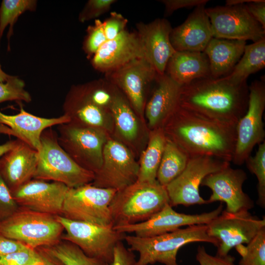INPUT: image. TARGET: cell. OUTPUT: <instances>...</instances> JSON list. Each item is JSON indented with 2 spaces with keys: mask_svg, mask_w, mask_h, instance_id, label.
Wrapping results in <instances>:
<instances>
[{
  "mask_svg": "<svg viewBox=\"0 0 265 265\" xmlns=\"http://www.w3.org/2000/svg\"><path fill=\"white\" fill-rule=\"evenodd\" d=\"M236 125L211 119L179 106L163 129L190 157L207 156L231 162Z\"/></svg>",
  "mask_w": 265,
  "mask_h": 265,
  "instance_id": "1",
  "label": "cell"
},
{
  "mask_svg": "<svg viewBox=\"0 0 265 265\" xmlns=\"http://www.w3.org/2000/svg\"><path fill=\"white\" fill-rule=\"evenodd\" d=\"M247 82L234 84L223 78L197 80L181 86L179 106L207 117L237 125L248 104Z\"/></svg>",
  "mask_w": 265,
  "mask_h": 265,
  "instance_id": "2",
  "label": "cell"
},
{
  "mask_svg": "<svg viewBox=\"0 0 265 265\" xmlns=\"http://www.w3.org/2000/svg\"><path fill=\"white\" fill-rule=\"evenodd\" d=\"M170 204L165 186L157 180L133 184L117 190L110 205L113 227L145 221Z\"/></svg>",
  "mask_w": 265,
  "mask_h": 265,
  "instance_id": "3",
  "label": "cell"
},
{
  "mask_svg": "<svg viewBox=\"0 0 265 265\" xmlns=\"http://www.w3.org/2000/svg\"><path fill=\"white\" fill-rule=\"evenodd\" d=\"M206 224L189 226L171 232L148 238L126 235L124 240L132 251L139 253L135 265H178L177 255L184 245L196 242H206L217 246V242L207 233Z\"/></svg>",
  "mask_w": 265,
  "mask_h": 265,
  "instance_id": "4",
  "label": "cell"
},
{
  "mask_svg": "<svg viewBox=\"0 0 265 265\" xmlns=\"http://www.w3.org/2000/svg\"><path fill=\"white\" fill-rule=\"evenodd\" d=\"M40 143L33 179L61 183L69 188L92 183L95 173L81 167L69 157L60 146L57 132L52 128L43 132Z\"/></svg>",
  "mask_w": 265,
  "mask_h": 265,
  "instance_id": "5",
  "label": "cell"
},
{
  "mask_svg": "<svg viewBox=\"0 0 265 265\" xmlns=\"http://www.w3.org/2000/svg\"><path fill=\"white\" fill-rule=\"evenodd\" d=\"M55 216L19 207L0 222V235L33 249L54 245L64 230Z\"/></svg>",
  "mask_w": 265,
  "mask_h": 265,
  "instance_id": "6",
  "label": "cell"
},
{
  "mask_svg": "<svg viewBox=\"0 0 265 265\" xmlns=\"http://www.w3.org/2000/svg\"><path fill=\"white\" fill-rule=\"evenodd\" d=\"M116 191L91 184L69 188L61 216L70 220L113 227L109 205Z\"/></svg>",
  "mask_w": 265,
  "mask_h": 265,
  "instance_id": "7",
  "label": "cell"
},
{
  "mask_svg": "<svg viewBox=\"0 0 265 265\" xmlns=\"http://www.w3.org/2000/svg\"><path fill=\"white\" fill-rule=\"evenodd\" d=\"M55 216L66 231L61 240L76 244L89 257L101 259L108 265L112 263L114 247L124 239L125 233L114 230L111 226L70 220L61 215Z\"/></svg>",
  "mask_w": 265,
  "mask_h": 265,
  "instance_id": "8",
  "label": "cell"
},
{
  "mask_svg": "<svg viewBox=\"0 0 265 265\" xmlns=\"http://www.w3.org/2000/svg\"><path fill=\"white\" fill-rule=\"evenodd\" d=\"M57 139L61 148L81 167L96 173L103 163L106 132L74 125L70 122L57 125Z\"/></svg>",
  "mask_w": 265,
  "mask_h": 265,
  "instance_id": "9",
  "label": "cell"
},
{
  "mask_svg": "<svg viewBox=\"0 0 265 265\" xmlns=\"http://www.w3.org/2000/svg\"><path fill=\"white\" fill-rule=\"evenodd\" d=\"M265 108V84L255 80L249 86L247 110L236 125V142L231 162L241 165L251 156L254 147L265 141L263 114Z\"/></svg>",
  "mask_w": 265,
  "mask_h": 265,
  "instance_id": "10",
  "label": "cell"
},
{
  "mask_svg": "<svg viewBox=\"0 0 265 265\" xmlns=\"http://www.w3.org/2000/svg\"><path fill=\"white\" fill-rule=\"evenodd\" d=\"M206 225L208 235L217 242L216 255L224 257L232 248L248 244L265 227V218L254 216L248 211L224 210Z\"/></svg>",
  "mask_w": 265,
  "mask_h": 265,
  "instance_id": "11",
  "label": "cell"
},
{
  "mask_svg": "<svg viewBox=\"0 0 265 265\" xmlns=\"http://www.w3.org/2000/svg\"><path fill=\"white\" fill-rule=\"evenodd\" d=\"M230 162L207 156L190 157L183 172L165 186L170 205L207 204V200L199 193V187L204 178L230 165Z\"/></svg>",
  "mask_w": 265,
  "mask_h": 265,
  "instance_id": "12",
  "label": "cell"
},
{
  "mask_svg": "<svg viewBox=\"0 0 265 265\" xmlns=\"http://www.w3.org/2000/svg\"><path fill=\"white\" fill-rule=\"evenodd\" d=\"M205 11L214 38L253 43L265 38V29L252 17L245 4L218 6L205 8Z\"/></svg>",
  "mask_w": 265,
  "mask_h": 265,
  "instance_id": "13",
  "label": "cell"
},
{
  "mask_svg": "<svg viewBox=\"0 0 265 265\" xmlns=\"http://www.w3.org/2000/svg\"><path fill=\"white\" fill-rule=\"evenodd\" d=\"M139 169V164L125 145L108 139L103 149L102 166L95 173L91 184L100 188L119 190L137 180Z\"/></svg>",
  "mask_w": 265,
  "mask_h": 265,
  "instance_id": "14",
  "label": "cell"
},
{
  "mask_svg": "<svg viewBox=\"0 0 265 265\" xmlns=\"http://www.w3.org/2000/svg\"><path fill=\"white\" fill-rule=\"evenodd\" d=\"M158 75L148 61L141 57L106 73L105 77L122 92L133 110L142 116L146 105L147 88Z\"/></svg>",
  "mask_w": 265,
  "mask_h": 265,
  "instance_id": "15",
  "label": "cell"
},
{
  "mask_svg": "<svg viewBox=\"0 0 265 265\" xmlns=\"http://www.w3.org/2000/svg\"><path fill=\"white\" fill-rule=\"evenodd\" d=\"M220 204L216 209L201 214H187L179 213L166 204L161 210L148 220L126 225L114 227L113 228L121 233H134L137 237L148 238L169 233L183 226L207 224L222 212Z\"/></svg>",
  "mask_w": 265,
  "mask_h": 265,
  "instance_id": "16",
  "label": "cell"
},
{
  "mask_svg": "<svg viewBox=\"0 0 265 265\" xmlns=\"http://www.w3.org/2000/svg\"><path fill=\"white\" fill-rule=\"evenodd\" d=\"M247 179L243 170L232 168L230 165L206 176L201 186L212 190V194L207 200L208 204L223 202L226 204V211L236 212L249 211L254 207V202L242 189Z\"/></svg>",
  "mask_w": 265,
  "mask_h": 265,
  "instance_id": "17",
  "label": "cell"
},
{
  "mask_svg": "<svg viewBox=\"0 0 265 265\" xmlns=\"http://www.w3.org/2000/svg\"><path fill=\"white\" fill-rule=\"evenodd\" d=\"M68 188L64 184L31 180L11 191L19 207L53 215H61Z\"/></svg>",
  "mask_w": 265,
  "mask_h": 265,
  "instance_id": "18",
  "label": "cell"
},
{
  "mask_svg": "<svg viewBox=\"0 0 265 265\" xmlns=\"http://www.w3.org/2000/svg\"><path fill=\"white\" fill-rule=\"evenodd\" d=\"M63 114L69 117L70 123L79 126L104 131L112 128L110 110L96 104L90 98L85 84L73 85L66 96Z\"/></svg>",
  "mask_w": 265,
  "mask_h": 265,
  "instance_id": "19",
  "label": "cell"
},
{
  "mask_svg": "<svg viewBox=\"0 0 265 265\" xmlns=\"http://www.w3.org/2000/svg\"><path fill=\"white\" fill-rule=\"evenodd\" d=\"M136 27L144 58L158 75H163L169 60L176 52L170 40L173 28L170 23L165 18H158L147 24L138 23Z\"/></svg>",
  "mask_w": 265,
  "mask_h": 265,
  "instance_id": "20",
  "label": "cell"
},
{
  "mask_svg": "<svg viewBox=\"0 0 265 265\" xmlns=\"http://www.w3.org/2000/svg\"><path fill=\"white\" fill-rule=\"evenodd\" d=\"M141 57L144 55L136 32L125 29L106 40L90 60L94 69L106 74Z\"/></svg>",
  "mask_w": 265,
  "mask_h": 265,
  "instance_id": "21",
  "label": "cell"
},
{
  "mask_svg": "<svg viewBox=\"0 0 265 265\" xmlns=\"http://www.w3.org/2000/svg\"><path fill=\"white\" fill-rule=\"evenodd\" d=\"M70 121L64 114L50 118L37 116L25 110L21 105L19 113L15 115L5 114L0 111V133L13 135L38 152L44 131Z\"/></svg>",
  "mask_w": 265,
  "mask_h": 265,
  "instance_id": "22",
  "label": "cell"
},
{
  "mask_svg": "<svg viewBox=\"0 0 265 265\" xmlns=\"http://www.w3.org/2000/svg\"><path fill=\"white\" fill-rule=\"evenodd\" d=\"M205 6L195 7L183 24L172 28L170 40L176 51L204 52L213 37Z\"/></svg>",
  "mask_w": 265,
  "mask_h": 265,
  "instance_id": "23",
  "label": "cell"
},
{
  "mask_svg": "<svg viewBox=\"0 0 265 265\" xmlns=\"http://www.w3.org/2000/svg\"><path fill=\"white\" fill-rule=\"evenodd\" d=\"M38 152L17 139L13 147L0 158V174L11 191L33 179Z\"/></svg>",
  "mask_w": 265,
  "mask_h": 265,
  "instance_id": "24",
  "label": "cell"
},
{
  "mask_svg": "<svg viewBox=\"0 0 265 265\" xmlns=\"http://www.w3.org/2000/svg\"><path fill=\"white\" fill-rule=\"evenodd\" d=\"M156 86L144 111L152 130L163 128L179 106L181 86L167 74L158 75Z\"/></svg>",
  "mask_w": 265,
  "mask_h": 265,
  "instance_id": "25",
  "label": "cell"
},
{
  "mask_svg": "<svg viewBox=\"0 0 265 265\" xmlns=\"http://www.w3.org/2000/svg\"><path fill=\"white\" fill-rule=\"evenodd\" d=\"M165 73L181 86L211 77L209 60L204 52L176 51L169 60Z\"/></svg>",
  "mask_w": 265,
  "mask_h": 265,
  "instance_id": "26",
  "label": "cell"
},
{
  "mask_svg": "<svg viewBox=\"0 0 265 265\" xmlns=\"http://www.w3.org/2000/svg\"><path fill=\"white\" fill-rule=\"evenodd\" d=\"M246 42L213 37L204 52L208 57L211 78L218 79L229 74L242 56Z\"/></svg>",
  "mask_w": 265,
  "mask_h": 265,
  "instance_id": "27",
  "label": "cell"
},
{
  "mask_svg": "<svg viewBox=\"0 0 265 265\" xmlns=\"http://www.w3.org/2000/svg\"><path fill=\"white\" fill-rule=\"evenodd\" d=\"M265 66V38L246 45L244 53L231 72L222 77L234 84L246 82L251 74L263 69Z\"/></svg>",
  "mask_w": 265,
  "mask_h": 265,
  "instance_id": "28",
  "label": "cell"
},
{
  "mask_svg": "<svg viewBox=\"0 0 265 265\" xmlns=\"http://www.w3.org/2000/svg\"><path fill=\"white\" fill-rule=\"evenodd\" d=\"M113 96L109 107L117 131L128 141L135 139L138 133V123L133 109L122 92L114 84Z\"/></svg>",
  "mask_w": 265,
  "mask_h": 265,
  "instance_id": "29",
  "label": "cell"
},
{
  "mask_svg": "<svg viewBox=\"0 0 265 265\" xmlns=\"http://www.w3.org/2000/svg\"><path fill=\"white\" fill-rule=\"evenodd\" d=\"M166 140L163 128L154 129L150 132L147 147L142 155L139 164L137 181L153 182L157 180Z\"/></svg>",
  "mask_w": 265,
  "mask_h": 265,
  "instance_id": "30",
  "label": "cell"
},
{
  "mask_svg": "<svg viewBox=\"0 0 265 265\" xmlns=\"http://www.w3.org/2000/svg\"><path fill=\"white\" fill-rule=\"evenodd\" d=\"M190 156L179 145L166 136L157 180L165 186L184 170Z\"/></svg>",
  "mask_w": 265,
  "mask_h": 265,
  "instance_id": "31",
  "label": "cell"
},
{
  "mask_svg": "<svg viewBox=\"0 0 265 265\" xmlns=\"http://www.w3.org/2000/svg\"><path fill=\"white\" fill-rule=\"evenodd\" d=\"M42 247L63 265H108L105 261L86 255L78 246L61 240L54 245Z\"/></svg>",
  "mask_w": 265,
  "mask_h": 265,
  "instance_id": "32",
  "label": "cell"
},
{
  "mask_svg": "<svg viewBox=\"0 0 265 265\" xmlns=\"http://www.w3.org/2000/svg\"><path fill=\"white\" fill-rule=\"evenodd\" d=\"M37 4L35 0H3L0 6V38L9 26L7 38L9 45L14 25L19 16L25 12L35 11Z\"/></svg>",
  "mask_w": 265,
  "mask_h": 265,
  "instance_id": "33",
  "label": "cell"
},
{
  "mask_svg": "<svg viewBox=\"0 0 265 265\" xmlns=\"http://www.w3.org/2000/svg\"><path fill=\"white\" fill-rule=\"evenodd\" d=\"M235 248L241 256L239 265H265V227L246 246Z\"/></svg>",
  "mask_w": 265,
  "mask_h": 265,
  "instance_id": "34",
  "label": "cell"
},
{
  "mask_svg": "<svg viewBox=\"0 0 265 265\" xmlns=\"http://www.w3.org/2000/svg\"><path fill=\"white\" fill-rule=\"evenodd\" d=\"M245 163L250 172L258 180L257 204L262 208L265 207V141L259 145L254 156H250Z\"/></svg>",
  "mask_w": 265,
  "mask_h": 265,
  "instance_id": "35",
  "label": "cell"
},
{
  "mask_svg": "<svg viewBox=\"0 0 265 265\" xmlns=\"http://www.w3.org/2000/svg\"><path fill=\"white\" fill-rule=\"evenodd\" d=\"M82 49L87 58L90 59L99 48L106 41L103 21L96 19L86 29Z\"/></svg>",
  "mask_w": 265,
  "mask_h": 265,
  "instance_id": "36",
  "label": "cell"
},
{
  "mask_svg": "<svg viewBox=\"0 0 265 265\" xmlns=\"http://www.w3.org/2000/svg\"><path fill=\"white\" fill-rule=\"evenodd\" d=\"M25 87L24 81L16 76H12L5 82H0V103L12 101L29 103L31 97Z\"/></svg>",
  "mask_w": 265,
  "mask_h": 265,
  "instance_id": "37",
  "label": "cell"
},
{
  "mask_svg": "<svg viewBox=\"0 0 265 265\" xmlns=\"http://www.w3.org/2000/svg\"><path fill=\"white\" fill-rule=\"evenodd\" d=\"M116 0H89L79 15L80 23L97 19V18L108 12L111 5L116 2Z\"/></svg>",
  "mask_w": 265,
  "mask_h": 265,
  "instance_id": "38",
  "label": "cell"
},
{
  "mask_svg": "<svg viewBox=\"0 0 265 265\" xmlns=\"http://www.w3.org/2000/svg\"><path fill=\"white\" fill-rule=\"evenodd\" d=\"M19 207L0 174V222L11 215Z\"/></svg>",
  "mask_w": 265,
  "mask_h": 265,
  "instance_id": "39",
  "label": "cell"
},
{
  "mask_svg": "<svg viewBox=\"0 0 265 265\" xmlns=\"http://www.w3.org/2000/svg\"><path fill=\"white\" fill-rule=\"evenodd\" d=\"M104 30L107 40L115 38L126 29L128 20L121 13L110 12L109 16L104 21Z\"/></svg>",
  "mask_w": 265,
  "mask_h": 265,
  "instance_id": "40",
  "label": "cell"
},
{
  "mask_svg": "<svg viewBox=\"0 0 265 265\" xmlns=\"http://www.w3.org/2000/svg\"><path fill=\"white\" fill-rule=\"evenodd\" d=\"M196 258L200 265H235L234 257L229 254L224 257L211 255L203 246H198Z\"/></svg>",
  "mask_w": 265,
  "mask_h": 265,
  "instance_id": "41",
  "label": "cell"
},
{
  "mask_svg": "<svg viewBox=\"0 0 265 265\" xmlns=\"http://www.w3.org/2000/svg\"><path fill=\"white\" fill-rule=\"evenodd\" d=\"M34 249L28 246L0 257V265H26L32 257Z\"/></svg>",
  "mask_w": 265,
  "mask_h": 265,
  "instance_id": "42",
  "label": "cell"
},
{
  "mask_svg": "<svg viewBox=\"0 0 265 265\" xmlns=\"http://www.w3.org/2000/svg\"><path fill=\"white\" fill-rule=\"evenodd\" d=\"M136 262L133 251L127 248L121 241L116 244L114 249L113 262L108 265H135Z\"/></svg>",
  "mask_w": 265,
  "mask_h": 265,
  "instance_id": "43",
  "label": "cell"
},
{
  "mask_svg": "<svg viewBox=\"0 0 265 265\" xmlns=\"http://www.w3.org/2000/svg\"><path fill=\"white\" fill-rule=\"evenodd\" d=\"M165 6V15L169 16L176 10L183 8H190L202 5H206L208 0H159Z\"/></svg>",
  "mask_w": 265,
  "mask_h": 265,
  "instance_id": "44",
  "label": "cell"
},
{
  "mask_svg": "<svg viewBox=\"0 0 265 265\" xmlns=\"http://www.w3.org/2000/svg\"><path fill=\"white\" fill-rule=\"evenodd\" d=\"M26 265H63L42 247L34 249V253Z\"/></svg>",
  "mask_w": 265,
  "mask_h": 265,
  "instance_id": "45",
  "label": "cell"
},
{
  "mask_svg": "<svg viewBox=\"0 0 265 265\" xmlns=\"http://www.w3.org/2000/svg\"><path fill=\"white\" fill-rule=\"evenodd\" d=\"M245 5L252 17L265 29V1L253 0Z\"/></svg>",
  "mask_w": 265,
  "mask_h": 265,
  "instance_id": "46",
  "label": "cell"
},
{
  "mask_svg": "<svg viewBox=\"0 0 265 265\" xmlns=\"http://www.w3.org/2000/svg\"><path fill=\"white\" fill-rule=\"evenodd\" d=\"M26 245L15 240L0 235V257L19 250Z\"/></svg>",
  "mask_w": 265,
  "mask_h": 265,
  "instance_id": "47",
  "label": "cell"
},
{
  "mask_svg": "<svg viewBox=\"0 0 265 265\" xmlns=\"http://www.w3.org/2000/svg\"><path fill=\"white\" fill-rule=\"evenodd\" d=\"M15 141V140H10L0 145V158L13 147Z\"/></svg>",
  "mask_w": 265,
  "mask_h": 265,
  "instance_id": "48",
  "label": "cell"
},
{
  "mask_svg": "<svg viewBox=\"0 0 265 265\" xmlns=\"http://www.w3.org/2000/svg\"><path fill=\"white\" fill-rule=\"evenodd\" d=\"M12 76L9 75L5 73L1 69L0 64V82H5L10 79Z\"/></svg>",
  "mask_w": 265,
  "mask_h": 265,
  "instance_id": "49",
  "label": "cell"
}]
</instances>
